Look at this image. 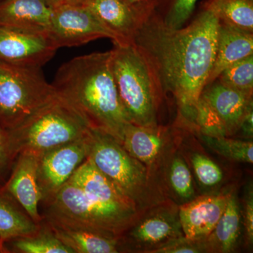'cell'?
Instances as JSON below:
<instances>
[{
    "instance_id": "obj_29",
    "label": "cell",
    "mask_w": 253,
    "mask_h": 253,
    "mask_svg": "<svg viewBox=\"0 0 253 253\" xmlns=\"http://www.w3.org/2000/svg\"><path fill=\"white\" fill-rule=\"evenodd\" d=\"M190 161L195 176L203 187L212 189L220 184L224 178L222 170L211 158L200 153H193Z\"/></svg>"
},
{
    "instance_id": "obj_17",
    "label": "cell",
    "mask_w": 253,
    "mask_h": 253,
    "mask_svg": "<svg viewBox=\"0 0 253 253\" xmlns=\"http://www.w3.org/2000/svg\"><path fill=\"white\" fill-rule=\"evenodd\" d=\"M51 10L44 0H0V27L47 35Z\"/></svg>"
},
{
    "instance_id": "obj_14",
    "label": "cell",
    "mask_w": 253,
    "mask_h": 253,
    "mask_svg": "<svg viewBox=\"0 0 253 253\" xmlns=\"http://www.w3.org/2000/svg\"><path fill=\"white\" fill-rule=\"evenodd\" d=\"M57 48L46 34L0 27V60L20 66L42 67Z\"/></svg>"
},
{
    "instance_id": "obj_3",
    "label": "cell",
    "mask_w": 253,
    "mask_h": 253,
    "mask_svg": "<svg viewBox=\"0 0 253 253\" xmlns=\"http://www.w3.org/2000/svg\"><path fill=\"white\" fill-rule=\"evenodd\" d=\"M111 51L113 78L128 121L137 126H158L163 94L147 58L134 43L114 44Z\"/></svg>"
},
{
    "instance_id": "obj_23",
    "label": "cell",
    "mask_w": 253,
    "mask_h": 253,
    "mask_svg": "<svg viewBox=\"0 0 253 253\" xmlns=\"http://www.w3.org/2000/svg\"><path fill=\"white\" fill-rule=\"evenodd\" d=\"M164 184V187L167 184L171 194L180 205L196 197L191 170L185 160L176 151L171 156L166 168Z\"/></svg>"
},
{
    "instance_id": "obj_33",
    "label": "cell",
    "mask_w": 253,
    "mask_h": 253,
    "mask_svg": "<svg viewBox=\"0 0 253 253\" xmlns=\"http://www.w3.org/2000/svg\"><path fill=\"white\" fill-rule=\"evenodd\" d=\"M244 223L245 237L249 246L253 242V193L252 186L248 188L244 199Z\"/></svg>"
},
{
    "instance_id": "obj_30",
    "label": "cell",
    "mask_w": 253,
    "mask_h": 253,
    "mask_svg": "<svg viewBox=\"0 0 253 253\" xmlns=\"http://www.w3.org/2000/svg\"><path fill=\"white\" fill-rule=\"evenodd\" d=\"M198 0H172L163 23L168 27L179 29L187 21L196 6Z\"/></svg>"
},
{
    "instance_id": "obj_31",
    "label": "cell",
    "mask_w": 253,
    "mask_h": 253,
    "mask_svg": "<svg viewBox=\"0 0 253 253\" xmlns=\"http://www.w3.org/2000/svg\"><path fill=\"white\" fill-rule=\"evenodd\" d=\"M205 239H191L181 236L156 250L154 253H207Z\"/></svg>"
},
{
    "instance_id": "obj_5",
    "label": "cell",
    "mask_w": 253,
    "mask_h": 253,
    "mask_svg": "<svg viewBox=\"0 0 253 253\" xmlns=\"http://www.w3.org/2000/svg\"><path fill=\"white\" fill-rule=\"evenodd\" d=\"M91 125L71 103L56 94L30 117L7 130L15 155L42 154L85 136Z\"/></svg>"
},
{
    "instance_id": "obj_32",
    "label": "cell",
    "mask_w": 253,
    "mask_h": 253,
    "mask_svg": "<svg viewBox=\"0 0 253 253\" xmlns=\"http://www.w3.org/2000/svg\"><path fill=\"white\" fill-rule=\"evenodd\" d=\"M16 158L10 144L8 131L0 126V179Z\"/></svg>"
},
{
    "instance_id": "obj_20",
    "label": "cell",
    "mask_w": 253,
    "mask_h": 253,
    "mask_svg": "<svg viewBox=\"0 0 253 253\" xmlns=\"http://www.w3.org/2000/svg\"><path fill=\"white\" fill-rule=\"evenodd\" d=\"M46 224L73 253H116L121 251L120 237L109 233Z\"/></svg>"
},
{
    "instance_id": "obj_36",
    "label": "cell",
    "mask_w": 253,
    "mask_h": 253,
    "mask_svg": "<svg viewBox=\"0 0 253 253\" xmlns=\"http://www.w3.org/2000/svg\"><path fill=\"white\" fill-rule=\"evenodd\" d=\"M90 0H66L64 2L70 3V4L83 5L85 4Z\"/></svg>"
},
{
    "instance_id": "obj_35",
    "label": "cell",
    "mask_w": 253,
    "mask_h": 253,
    "mask_svg": "<svg viewBox=\"0 0 253 253\" xmlns=\"http://www.w3.org/2000/svg\"><path fill=\"white\" fill-rule=\"evenodd\" d=\"M50 7L54 8L62 4L66 0H44Z\"/></svg>"
},
{
    "instance_id": "obj_19",
    "label": "cell",
    "mask_w": 253,
    "mask_h": 253,
    "mask_svg": "<svg viewBox=\"0 0 253 253\" xmlns=\"http://www.w3.org/2000/svg\"><path fill=\"white\" fill-rule=\"evenodd\" d=\"M253 55V34L219 21L217 49L208 84L215 81L225 68Z\"/></svg>"
},
{
    "instance_id": "obj_13",
    "label": "cell",
    "mask_w": 253,
    "mask_h": 253,
    "mask_svg": "<svg viewBox=\"0 0 253 253\" xmlns=\"http://www.w3.org/2000/svg\"><path fill=\"white\" fill-rule=\"evenodd\" d=\"M91 199L103 207L135 222L141 212L134 203L126 196L104 174L86 158L69 179Z\"/></svg>"
},
{
    "instance_id": "obj_7",
    "label": "cell",
    "mask_w": 253,
    "mask_h": 253,
    "mask_svg": "<svg viewBox=\"0 0 253 253\" xmlns=\"http://www.w3.org/2000/svg\"><path fill=\"white\" fill-rule=\"evenodd\" d=\"M47 224L92 229L121 237L134 223L101 206L68 180L47 204Z\"/></svg>"
},
{
    "instance_id": "obj_12",
    "label": "cell",
    "mask_w": 253,
    "mask_h": 253,
    "mask_svg": "<svg viewBox=\"0 0 253 253\" xmlns=\"http://www.w3.org/2000/svg\"><path fill=\"white\" fill-rule=\"evenodd\" d=\"M83 5L117 37L116 44L133 43L136 33L154 11L151 0L139 4L126 0H90Z\"/></svg>"
},
{
    "instance_id": "obj_34",
    "label": "cell",
    "mask_w": 253,
    "mask_h": 253,
    "mask_svg": "<svg viewBox=\"0 0 253 253\" xmlns=\"http://www.w3.org/2000/svg\"><path fill=\"white\" fill-rule=\"evenodd\" d=\"M253 106L248 109L247 112L245 115L239 130L242 131L245 137L249 139H253Z\"/></svg>"
},
{
    "instance_id": "obj_10",
    "label": "cell",
    "mask_w": 253,
    "mask_h": 253,
    "mask_svg": "<svg viewBox=\"0 0 253 253\" xmlns=\"http://www.w3.org/2000/svg\"><path fill=\"white\" fill-rule=\"evenodd\" d=\"M121 144L147 169L151 180L165 194L164 174L174 154L172 136L166 126H137L129 123Z\"/></svg>"
},
{
    "instance_id": "obj_26",
    "label": "cell",
    "mask_w": 253,
    "mask_h": 253,
    "mask_svg": "<svg viewBox=\"0 0 253 253\" xmlns=\"http://www.w3.org/2000/svg\"><path fill=\"white\" fill-rule=\"evenodd\" d=\"M200 138L210 149L223 157L236 162L253 163V144L252 141L239 140L228 136L213 137L200 134Z\"/></svg>"
},
{
    "instance_id": "obj_21",
    "label": "cell",
    "mask_w": 253,
    "mask_h": 253,
    "mask_svg": "<svg viewBox=\"0 0 253 253\" xmlns=\"http://www.w3.org/2000/svg\"><path fill=\"white\" fill-rule=\"evenodd\" d=\"M242 214L236 196L231 191L222 215L212 232L205 239L207 253L234 252L239 243Z\"/></svg>"
},
{
    "instance_id": "obj_8",
    "label": "cell",
    "mask_w": 253,
    "mask_h": 253,
    "mask_svg": "<svg viewBox=\"0 0 253 253\" xmlns=\"http://www.w3.org/2000/svg\"><path fill=\"white\" fill-rule=\"evenodd\" d=\"M184 236L179 206L165 200L141 212L135 222L120 237L121 245L136 252L154 253L173 240Z\"/></svg>"
},
{
    "instance_id": "obj_15",
    "label": "cell",
    "mask_w": 253,
    "mask_h": 253,
    "mask_svg": "<svg viewBox=\"0 0 253 253\" xmlns=\"http://www.w3.org/2000/svg\"><path fill=\"white\" fill-rule=\"evenodd\" d=\"M231 192L204 195L179 205V217L184 236L191 239H206L222 215Z\"/></svg>"
},
{
    "instance_id": "obj_18",
    "label": "cell",
    "mask_w": 253,
    "mask_h": 253,
    "mask_svg": "<svg viewBox=\"0 0 253 253\" xmlns=\"http://www.w3.org/2000/svg\"><path fill=\"white\" fill-rule=\"evenodd\" d=\"M201 97L212 106L221 118L228 136L239 131L245 115L253 106V96L231 89L217 81L205 86Z\"/></svg>"
},
{
    "instance_id": "obj_1",
    "label": "cell",
    "mask_w": 253,
    "mask_h": 253,
    "mask_svg": "<svg viewBox=\"0 0 253 253\" xmlns=\"http://www.w3.org/2000/svg\"><path fill=\"white\" fill-rule=\"evenodd\" d=\"M219 23L206 4L192 22L179 29L168 27L153 13L133 41L147 58L163 94L172 95L182 121L192 127L215 59Z\"/></svg>"
},
{
    "instance_id": "obj_22",
    "label": "cell",
    "mask_w": 253,
    "mask_h": 253,
    "mask_svg": "<svg viewBox=\"0 0 253 253\" xmlns=\"http://www.w3.org/2000/svg\"><path fill=\"white\" fill-rule=\"evenodd\" d=\"M41 225L42 223H36L24 210L0 196V239L33 235L41 229Z\"/></svg>"
},
{
    "instance_id": "obj_9",
    "label": "cell",
    "mask_w": 253,
    "mask_h": 253,
    "mask_svg": "<svg viewBox=\"0 0 253 253\" xmlns=\"http://www.w3.org/2000/svg\"><path fill=\"white\" fill-rule=\"evenodd\" d=\"M47 36L57 49L83 45L99 38L117 37L85 5L63 2L52 8Z\"/></svg>"
},
{
    "instance_id": "obj_2",
    "label": "cell",
    "mask_w": 253,
    "mask_h": 253,
    "mask_svg": "<svg viewBox=\"0 0 253 253\" xmlns=\"http://www.w3.org/2000/svg\"><path fill=\"white\" fill-rule=\"evenodd\" d=\"M52 86L87 120L122 143L128 121L111 68V51L76 56L58 69Z\"/></svg>"
},
{
    "instance_id": "obj_16",
    "label": "cell",
    "mask_w": 253,
    "mask_h": 253,
    "mask_svg": "<svg viewBox=\"0 0 253 253\" xmlns=\"http://www.w3.org/2000/svg\"><path fill=\"white\" fill-rule=\"evenodd\" d=\"M39 156L28 151L17 155L6 190L32 219L41 224L43 219L38 206L42 201V194L37 179Z\"/></svg>"
},
{
    "instance_id": "obj_28",
    "label": "cell",
    "mask_w": 253,
    "mask_h": 253,
    "mask_svg": "<svg viewBox=\"0 0 253 253\" xmlns=\"http://www.w3.org/2000/svg\"><path fill=\"white\" fill-rule=\"evenodd\" d=\"M193 127L200 134L220 137L228 136L225 126L212 106L206 100L200 97L196 106Z\"/></svg>"
},
{
    "instance_id": "obj_11",
    "label": "cell",
    "mask_w": 253,
    "mask_h": 253,
    "mask_svg": "<svg viewBox=\"0 0 253 253\" xmlns=\"http://www.w3.org/2000/svg\"><path fill=\"white\" fill-rule=\"evenodd\" d=\"M87 153L86 133L81 139L56 146L40 154L37 179L41 190L42 201L47 204L52 199L85 161Z\"/></svg>"
},
{
    "instance_id": "obj_27",
    "label": "cell",
    "mask_w": 253,
    "mask_h": 253,
    "mask_svg": "<svg viewBox=\"0 0 253 253\" xmlns=\"http://www.w3.org/2000/svg\"><path fill=\"white\" fill-rule=\"evenodd\" d=\"M215 81L231 89L253 96V55L225 68Z\"/></svg>"
},
{
    "instance_id": "obj_25",
    "label": "cell",
    "mask_w": 253,
    "mask_h": 253,
    "mask_svg": "<svg viewBox=\"0 0 253 253\" xmlns=\"http://www.w3.org/2000/svg\"><path fill=\"white\" fill-rule=\"evenodd\" d=\"M14 249L23 253H73L55 235L48 224L33 235L14 239Z\"/></svg>"
},
{
    "instance_id": "obj_38",
    "label": "cell",
    "mask_w": 253,
    "mask_h": 253,
    "mask_svg": "<svg viewBox=\"0 0 253 253\" xmlns=\"http://www.w3.org/2000/svg\"><path fill=\"white\" fill-rule=\"evenodd\" d=\"M1 251H2V249H1V246L0 245V252H1Z\"/></svg>"
},
{
    "instance_id": "obj_24",
    "label": "cell",
    "mask_w": 253,
    "mask_h": 253,
    "mask_svg": "<svg viewBox=\"0 0 253 253\" xmlns=\"http://www.w3.org/2000/svg\"><path fill=\"white\" fill-rule=\"evenodd\" d=\"M206 4L220 22L253 33V0H208Z\"/></svg>"
},
{
    "instance_id": "obj_4",
    "label": "cell",
    "mask_w": 253,
    "mask_h": 253,
    "mask_svg": "<svg viewBox=\"0 0 253 253\" xmlns=\"http://www.w3.org/2000/svg\"><path fill=\"white\" fill-rule=\"evenodd\" d=\"M88 159L131 199L139 212L166 200L147 169L109 133L91 126L87 132Z\"/></svg>"
},
{
    "instance_id": "obj_37",
    "label": "cell",
    "mask_w": 253,
    "mask_h": 253,
    "mask_svg": "<svg viewBox=\"0 0 253 253\" xmlns=\"http://www.w3.org/2000/svg\"><path fill=\"white\" fill-rule=\"evenodd\" d=\"M131 4H139V3L145 2V1H149V0H126Z\"/></svg>"
},
{
    "instance_id": "obj_6",
    "label": "cell",
    "mask_w": 253,
    "mask_h": 253,
    "mask_svg": "<svg viewBox=\"0 0 253 253\" xmlns=\"http://www.w3.org/2000/svg\"><path fill=\"white\" fill-rule=\"evenodd\" d=\"M56 94L41 67L0 60V126L14 129Z\"/></svg>"
}]
</instances>
